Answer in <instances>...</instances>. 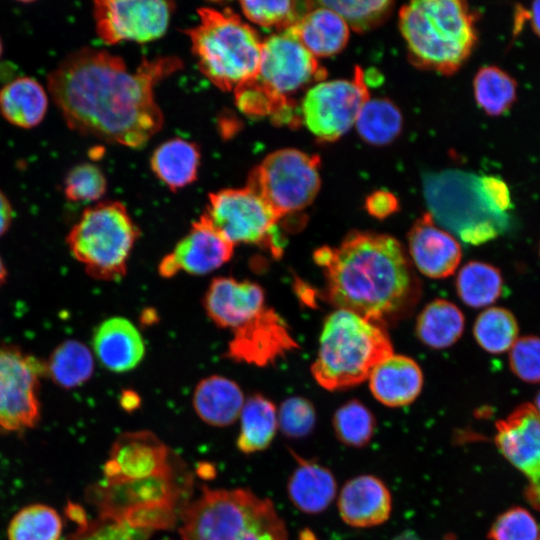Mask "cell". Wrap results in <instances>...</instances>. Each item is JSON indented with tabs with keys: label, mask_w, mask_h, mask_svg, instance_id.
Returning <instances> with one entry per match:
<instances>
[{
	"label": "cell",
	"mask_w": 540,
	"mask_h": 540,
	"mask_svg": "<svg viewBox=\"0 0 540 540\" xmlns=\"http://www.w3.org/2000/svg\"><path fill=\"white\" fill-rule=\"evenodd\" d=\"M181 67L176 57H158L131 71L121 57L85 47L48 74V91L71 130L139 148L163 125L154 86Z\"/></svg>",
	"instance_id": "obj_1"
},
{
	"label": "cell",
	"mask_w": 540,
	"mask_h": 540,
	"mask_svg": "<svg viewBox=\"0 0 540 540\" xmlns=\"http://www.w3.org/2000/svg\"><path fill=\"white\" fill-rule=\"evenodd\" d=\"M324 269L328 300L385 327L406 316L420 296V285L402 245L392 236L351 231L337 247L315 250Z\"/></svg>",
	"instance_id": "obj_2"
},
{
	"label": "cell",
	"mask_w": 540,
	"mask_h": 540,
	"mask_svg": "<svg viewBox=\"0 0 540 540\" xmlns=\"http://www.w3.org/2000/svg\"><path fill=\"white\" fill-rule=\"evenodd\" d=\"M182 540H287L273 502L245 488H202L181 513Z\"/></svg>",
	"instance_id": "obj_3"
},
{
	"label": "cell",
	"mask_w": 540,
	"mask_h": 540,
	"mask_svg": "<svg viewBox=\"0 0 540 540\" xmlns=\"http://www.w3.org/2000/svg\"><path fill=\"white\" fill-rule=\"evenodd\" d=\"M474 15L458 0H419L399 12L401 34L411 61L451 74L469 57L477 41Z\"/></svg>",
	"instance_id": "obj_4"
},
{
	"label": "cell",
	"mask_w": 540,
	"mask_h": 540,
	"mask_svg": "<svg viewBox=\"0 0 540 540\" xmlns=\"http://www.w3.org/2000/svg\"><path fill=\"white\" fill-rule=\"evenodd\" d=\"M392 354L385 327L337 309L325 319L311 372L326 390H342L364 382Z\"/></svg>",
	"instance_id": "obj_5"
},
{
	"label": "cell",
	"mask_w": 540,
	"mask_h": 540,
	"mask_svg": "<svg viewBox=\"0 0 540 540\" xmlns=\"http://www.w3.org/2000/svg\"><path fill=\"white\" fill-rule=\"evenodd\" d=\"M325 75L316 57L288 28L263 41L258 72L234 91L236 103L248 115L286 120L292 109L288 95Z\"/></svg>",
	"instance_id": "obj_6"
},
{
	"label": "cell",
	"mask_w": 540,
	"mask_h": 540,
	"mask_svg": "<svg viewBox=\"0 0 540 540\" xmlns=\"http://www.w3.org/2000/svg\"><path fill=\"white\" fill-rule=\"evenodd\" d=\"M187 33L201 72L218 88L235 91L258 72L263 41L231 11L201 8Z\"/></svg>",
	"instance_id": "obj_7"
},
{
	"label": "cell",
	"mask_w": 540,
	"mask_h": 540,
	"mask_svg": "<svg viewBox=\"0 0 540 540\" xmlns=\"http://www.w3.org/2000/svg\"><path fill=\"white\" fill-rule=\"evenodd\" d=\"M139 230L118 201L100 202L84 210L66 242L73 257L98 280L121 279Z\"/></svg>",
	"instance_id": "obj_8"
},
{
	"label": "cell",
	"mask_w": 540,
	"mask_h": 540,
	"mask_svg": "<svg viewBox=\"0 0 540 540\" xmlns=\"http://www.w3.org/2000/svg\"><path fill=\"white\" fill-rule=\"evenodd\" d=\"M424 183V195L435 222L473 245L498 235L503 215L485 198L480 177L461 171H444L425 177Z\"/></svg>",
	"instance_id": "obj_9"
},
{
	"label": "cell",
	"mask_w": 540,
	"mask_h": 540,
	"mask_svg": "<svg viewBox=\"0 0 540 540\" xmlns=\"http://www.w3.org/2000/svg\"><path fill=\"white\" fill-rule=\"evenodd\" d=\"M320 159L296 149L267 155L248 177L247 186L282 218L306 208L320 188Z\"/></svg>",
	"instance_id": "obj_10"
},
{
	"label": "cell",
	"mask_w": 540,
	"mask_h": 540,
	"mask_svg": "<svg viewBox=\"0 0 540 540\" xmlns=\"http://www.w3.org/2000/svg\"><path fill=\"white\" fill-rule=\"evenodd\" d=\"M201 217L234 246L255 244L276 256L282 253V241L276 233L281 218L248 186L210 194Z\"/></svg>",
	"instance_id": "obj_11"
},
{
	"label": "cell",
	"mask_w": 540,
	"mask_h": 540,
	"mask_svg": "<svg viewBox=\"0 0 540 540\" xmlns=\"http://www.w3.org/2000/svg\"><path fill=\"white\" fill-rule=\"evenodd\" d=\"M369 99L364 73L356 68L353 79L319 82L302 101L307 128L320 140L334 141L346 133Z\"/></svg>",
	"instance_id": "obj_12"
},
{
	"label": "cell",
	"mask_w": 540,
	"mask_h": 540,
	"mask_svg": "<svg viewBox=\"0 0 540 540\" xmlns=\"http://www.w3.org/2000/svg\"><path fill=\"white\" fill-rule=\"evenodd\" d=\"M45 371L33 356L0 347V428L15 431L37 423L39 379Z\"/></svg>",
	"instance_id": "obj_13"
},
{
	"label": "cell",
	"mask_w": 540,
	"mask_h": 540,
	"mask_svg": "<svg viewBox=\"0 0 540 540\" xmlns=\"http://www.w3.org/2000/svg\"><path fill=\"white\" fill-rule=\"evenodd\" d=\"M173 7L162 0H97L93 7L97 35L108 45L155 40L165 33Z\"/></svg>",
	"instance_id": "obj_14"
},
{
	"label": "cell",
	"mask_w": 540,
	"mask_h": 540,
	"mask_svg": "<svg viewBox=\"0 0 540 540\" xmlns=\"http://www.w3.org/2000/svg\"><path fill=\"white\" fill-rule=\"evenodd\" d=\"M184 463L150 431L121 434L112 445L102 481L141 480L172 472Z\"/></svg>",
	"instance_id": "obj_15"
},
{
	"label": "cell",
	"mask_w": 540,
	"mask_h": 540,
	"mask_svg": "<svg viewBox=\"0 0 540 540\" xmlns=\"http://www.w3.org/2000/svg\"><path fill=\"white\" fill-rule=\"evenodd\" d=\"M495 443L529 481V500L540 509V415L530 403L516 407L496 423Z\"/></svg>",
	"instance_id": "obj_16"
},
{
	"label": "cell",
	"mask_w": 540,
	"mask_h": 540,
	"mask_svg": "<svg viewBox=\"0 0 540 540\" xmlns=\"http://www.w3.org/2000/svg\"><path fill=\"white\" fill-rule=\"evenodd\" d=\"M234 247L200 217L175 248L162 258L158 272L164 278H171L180 272L208 274L231 259Z\"/></svg>",
	"instance_id": "obj_17"
},
{
	"label": "cell",
	"mask_w": 540,
	"mask_h": 540,
	"mask_svg": "<svg viewBox=\"0 0 540 540\" xmlns=\"http://www.w3.org/2000/svg\"><path fill=\"white\" fill-rule=\"evenodd\" d=\"M296 347L286 323L273 309L266 307L233 331L226 356L236 362L264 367Z\"/></svg>",
	"instance_id": "obj_18"
},
{
	"label": "cell",
	"mask_w": 540,
	"mask_h": 540,
	"mask_svg": "<svg viewBox=\"0 0 540 540\" xmlns=\"http://www.w3.org/2000/svg\"><path fill=\"white\" fill-rule=\"evenodd\" d=\"M203 306L215 325L234 331L266 308L265 292L255 282L221 276L209 284Z\"/></svg>",
	"instance_id": "obj_19"
},
{
	"label": "cell",
	"mask_w": 540,
	"mask_h": 540,
	"mask_svg": "<svg viewBox=\"0 0 540 540\" xmlns=\"http://www.w3.org/2000/svg\"><path fill=\"white\" fill-rule=\"evenodd\" d=\"M409 254L417 269L429 278L442 279L452 275L461 257L458 241L436 225L430 213H425L408 233Z\"/></svg>",
	"instance_id": "obj_20"
},
{
	"label": "cell",
	"mask_w": 540,
	"mask_h": 540,
	"mask_svg": "<svg viewBox=\"0 0 540 540\" xmlns=\"http://www.w3.org/2000/svg\"><path fill=\"white\" fill-rule=\"evenodd\" d=\"M337 507L344 523L370 528L386 522L392 512V496L378 477L362 474L348 480L337 494Z\"/></svg>",
	"instance_id": "obj_21"
},
{
	"label": "cell",
	"mask_w": 540,
	"mask_h": 540,
	"mask_svg": "<svg viewBox=\"0 0 540 540\" xmlns=\"http://www.w3.org/2000/svg\"><path fill=\"white\" fill-rule=\"evenodd\" d=\"M92 344L100 363L116 373L134 369L145 354V343L139 330L123 317L103 321L94 332Z\"/></svg>",
	"instance_id": "obj_22"
},
{
	"label": "cell",
	"mask_w": 540,
	"mask_h": 540,
	"mask_svg": "<svg viewBox=\"0 0 540 540\" xmlns=\"http://www.w3.org/2000/svg\"><path fill=\"white\" fill-rule=\"evenodd\" d=\"M423 374L410 357L390 355L379 362L369 376L373 396L387 407H402L412 403L420 394Z\"/></svg>",
	"instance_id": "obj_23"
},
{
	"label": "cell",
	"mask_w": 540,
	"mask_h": 540,
	"mask_svg": "<svg viewBox=\"0 0 540 540\" xmlns=\"http://www.w3.org/2000/svg\"><path fill=\"white\" fill-rule=\"evenodd\" d=\"M297 462L289 476L287 494L290 502L302 513L319 514L337 498L335 476L324 465L293 453Z\"/></svg>",
	"instance_id": "obj_24"
},
{
	"label": "cell",
	"mask_w": 540,
	"mask_h": 540,
	"mask_svg": "<svg viewBox=\"0 0 540 540\" xmlns=\"http://www.w3.org/2000/svg\"><path fill=\"white\" fill-rule=\"evenodd\" d=\"M245 399L239 385L233 380L212 375L196 386L192 403L198 417L208 425L226 427L240 416Z\"/></svg>",
	"instance_id": "obj_25"
},
{
	"label": "cell",
	"mask_w": 540,
	"mask_h": 540,
	"mask_svg": "<svg viewBox=\"0 0 540 540\" xmlns=\"http://www.w3.org/2000/svg\"><path fill=\"white\" fill-rule=\"evenodd\" d=\"M310 8L290 29L314 57H328L341 51L349 38L346 22L319 3Z\"/></svg>",
	"instance_id": "obj_26"
},
{
	"label": "cell",
	"mask_w": 540,
	"mask_h": 540,
	"mask_svg": "<svg viewBox=\"0 0 540 540\" xmlns=\"http://www.w3.org/2000/svg\"><path fill=\"white\" fill-rule=\"evenodd\" d=\"M48 102L44 87L32 77H18L0 90V113L19 128L39 125L47 113Z\"/></svg>",
	"instance_id": "obj_27"
},
{
	"label": "cell",
	"mask_w": 540,
	"mask_h": 540,
	"mask_svg": "<svg viewBox=\"0 0 540 540\" xmlns=\"http://www.w3.org/2000/svg\"><path fill=\"white\" fill-rule=\"evenodd\" d=\"M278 429L277 409L274 403L261 394L245 400L240 413V433L236 444L244 454L267 449Z\"/></svg>",
	"instance_id": "obj_28"
},
{
	"label": "cell",
	"mask_w": 540,
	"mask_h": 540,
	"mask_svg": "<svg viewBox=\"0 0 540 540\" xmlns=\"http://www.w3.org/2000/svg\"><path fill=\"white\" fill-rule=\"evenodd\" d=\"M199 159L195 144L175 138L164 142L154 151L151 167L163 183L176 190L195 180Z\"/></svg>",
	"instance_id": "obj_29"
},
{
	"label": "cell",
	"mask_w": 540,
	"mask_h": 540,
	"mask_svg": "<svg viewBox=\"0 0 540 540\" xmlns=\"http://www.w3.org/2000/svg\"><path fill=\"white\" fill-rule=\"evenodd\" d=\"M465 319L452 302L436 299L418 315L416 335L425 345L442 349L453 345L462 335Z\"/></svg>",
	"instance_id": "obj_30"
},
{
	"label": "cell",
	"mask_w": 540,
	"mask_h": 540,
	"mask_svg": "<svg viewBox=\"0 0 540 540\" xmlns=\"http://www.w3.org/2000/svg\"><path fill=\"white\" fill-rule=\"evenodd\" d=\"M503 288L501 271L489 263L470 261L457 274V294L466 305L473 308L494 303L502 295Z\"/></svg>",
	"instance_id": "obj_31"
},
{
	"label": "cell",
	"mask_w": 540,
	"mask_h": 540,
	"mask_svg": "<svg viewBox=\"0 0 540 540\" xmlns=\"http://www.w3.org/2000/svg\"><path fill=\"white\" fill-rule=\"evenodd\" d=\"M45 367L56 384L74 388L92 376L94 360L85 344L77 340H66L52 352Z\"/></svg>",
	"instance_id": "obj_32"
},
{
	"label": "cell",
	"mask_w": 540,
	"mask_h": 540,
	"mask_svg": "<svg viewBox=\"0 0 540 540\" xmlns=\"http://www.w3.org/2000/svg\"><path fill=\"white\" fill-rule=\"evenodd\" d=\"M402 115L388 99H368L355 121L356 129L367 143L385 145L392 142L402 128Z\"/></svg>",
	"instance_id": "obj_33"
},
{
	"label": "cell",
	"mask_w": 540,
	"mask_h": 540,
	"mask_svg": "<svg viewBox=\"0 0 540 540\" xmlns=\"http://www.w3.org/2000/svg\"><path fill=\"white\" fill-rule=\"evenodd\" d=\"M519 326L514 314L502 307L481 312L474 323L473 334L485 351L499 354L510 350L518 339Z\"/></svg>",
	"instance_id": "obj_34"
},
{
	"label": "cell",
	"mask_w": 540,
	"mask_h": 540,
	"mask_svg": "<svg viewBox=\"0 0 540 540\" xmlns=\"http://www.w3.org/2000/svg\"><path fill=\"white\" fill-rule=\"evenodd\" d=\"M473 88L477 104L489 115L506 112L516 99L515 80L495 66L481 68L474 78Z\"/></svg>",
	"instance_id": "obj_35"
},
{
	"label": "cell",
	"mask_w": 540,
	"mask_h": 540,
	"mask_svg": "<svg viewBox=\"0 0 540 540\" xmlns=\"http://www.w3.org/2000/svg\"><path fill=\"white\" fill-rule=\"evenodd\" d=\"M62 521L51 507L35 504L20 510L8 526L9 540H59Z\"/></svg>",
	"instance_id": "obj_36"
},
{
	"label": "cell",
	"mask_w": 540,
	"mask_h": 540,
	"mask_svg": "<svg viewBox=\"0 0 540 540\" xmlns=\"http://www.w3.org/2000/svg\"><path fill=\"white\" fill-rule=\"evenodd\" d=\"M332 425L340 442L349 447L361 448L372 439L376 420L370 409L353 399L335 411Z\"/></svg>",
	"instance_id": "obj_37"
},
{
	"label": "cell",
	"mask_w": 540,
	"mask_h": 540,
	"mask_svg": "<svg viewBox=\"0 0 540 540\" xmlns=\"http://www.w3.org/2000/svg\"><path fill=\"white\" fill-rule=\"evenodd\" d=\"M307 2L296 1H241V9L251 22L284 31L292 27L310 8H303Z\"/></svg>",
	"instance_id": "obj_38"
},
{
	"label": "cell",
	"mask_w": 540,
	"mask_h": 540,
	"mask_svg": "<svg viewBox=\"0 0 540 540\" xmlns=\"http://www.w3.org/2000/svg\"><path fill=\"white\" fill-rule=\"evenodd\" d=\"M319 4L335 11L347 25L357 32L366 31L380 24L392 9L393 2L372 1H321Z\"/></svg>",
	"instance_id": "obj_39"
},
{
	"label": "cell",
	"mask_w": 540,
	"mask_h": 540,
	"mask_svg": "<svg viewBox=\"0 0 540 540\" xmlns=\"http://www.w3.org/2000/svg\"><path fill=\"white\" fill-rule=\"evenodd\" d=\"M107 187L104 174L94 164L81 163L72 167L64 180V193L74 202L96 201Z\"/></svg>",
	"instance_id": "obj_40"
},
{
	"label": "cell",
	"mask_w": 540,
	"mask_h": 540,
	"mask_svg": "<svg viewBox=\"0 0 540 540\" xmlns=\"http://www.w3.org/2000/svg\"><path fill=\"white\" fill-rule=\"evenodd\" d=\"M277 416L278 428L283 435L291 439L307 436L316 424V411L312 402L300 396L284 400Z\"/></svg>",
	"instance_id": "obj_41"
},
{
	"label": "cell",
	"mask_w": 540,
	"mask_h": 540,
	"mask_svg": "<svg viewBox=\"0 0 540 540\" xmlns=\"http://www.w3.org/2000/svg\"><path fill=\"white\" fill-rule=\"evenodd\" d=\"M488 536L491 540H537L539 530L526 509L513 507L497 517Z\"/></svg>",
	"instance_id": "obj_42"
},
{
	"label": "cell",
	"mask_w": 540,
	"mask_h": 540,
	"mask_svg": "<svg viewBox=\"0 0 540 540\" xmlns=\"http://www.w3.org/2000/svg\"><path fill=\"white\" fill-rule=\"evenodd\" d=\"M152 533L126 522L99 516L92 522L84 519L70 540H148Z\"/></svg>",
	"instance_id": "obj_43"
},
{
	"label": "cell",
	"mask_w": 540,
	"mask_h": 540,
	"mask_svg": "<svg viewBox=\"0 0 540 540\" xmlns=\"http://www.w3.org/2000/svg\"><path fill=\"white\" fill-rule=\"evenodd\" d=\"M510 369L526 383H540V337L527 335L516 340L509 352Z\"/></svg>",
	"instance_id": "obj_44"
},
{
	"label": "cell",
	"mask_w": 540,
	"mask_h": 540,
	"mask_svg": "<svg viewBox=\"0 0 540 540\" xmlns=\"http://www.w3.org/2000/svg\"><path fill=\"white\" fill-rule=\"evenodd\" d=\"M480 185L491 207L497 213L504 215L511 207V198L506 184L497 177L483 176L480 177Z\"/></svg>",
	"instance_id": "obj_45"
},
{
	"label": "cell",
	"mask_w": 540,
	"mask_h": 540,
	"mask_svg": "<svg viewBox=\"0 0 540 540\" xmlns=\"http://www.w3.org/2000/svg\"><path fill=\"white\" fill-rule=\"evenodd\" d=\"M365 208L371 216L384 219L398 210L399 203L393 193L386 190H377L366 198Z\"/></svg>",
	"instance_id": "obj_46"
},
{
	"label": "cell",
	"mask_w": 540,
	"mask_h": 540,
	"mask_svg": "<svg viewBox=\"0 0 540 540\" xmlns=\"http://www.w3.org/2000/svg\"><path fill=\"white\" fill-rule=\"evenodd\" d=\"M13 218L12 206L0 190V236H2L10 227Z\"/></svg>",
	"instance_id": "obj_47"
},
{
	"label": "cell",
	"mask_w": 540,
	"mask_h": 540,
	"mask_svg": "<svg viewBox=\"0 0 540 540\" xmlns=\"http://www.w3.org/2000/svg\"><path fill=\"white\" fill-rule=\"evenodd\" d=\"M120 404L126 411H132L139 407L140 397L135 391H123L120 397Z\"/></svg>",
	"instance_id": "obj_48"
},
{
	"label": "cell",
	"mask_w": 540,
	"mask_h": 540,
	"mask_svg": "<svg viewBox=\"0 0 540 540\" xmlns=\"http://www.w3.org/2000/svg\"><path fill=\"white\" fill-rule=\"evenodd\" d=\"M528 16L531 22L533 31L540 37V1L532 3Z\"/></svg>",
	"instance_id": "obj_49"
},
{
	"label": "cell",
	"mask_w": 540,
	"mask_h": 540,
	"mask_svg": "<svg viewBox=\"0 0 540 540\" xmlns=\"http://www.w3.org/2000/svg\"><path fill=\"white\" fill-rule=\"evenodd\" d=\"M394 540H419V538L412 531H405L397 536Z\"/></svg>",
	"instance_id": "obj_50"
},
{
	"label": "cell",
	"mask_w": 540,
	"mask_h": 540,
	"mask_svg": "<svg viewBox=\"0 0 540 540\" xmlns=\"http://www.w3.org/2000/svg\"><path fill=\"white\" fill-rule=\"evenodd\" d=\"M7 276V270L5 268V265L2 261V258L0 257V287L4 284L6 281Z\"/></svg>",
	"instance_id": "obj_51"
},
{
	"label": "cell",
	"mask_w": 540,
	"mask_h": 540,
	"mask_svg": "<svg viewBox=\"0 0 540 540\" xmlns=\"http://www.w3.org/2000/svg\"><path fill=\"white\" fill-rule=\"evenodd\" d=\"M537 412L540 415V390L538 391L536 397H535V404L533 405Z\"/></svg>",
	"instance_id": "obj_52"
},
{
	"label": "cell",
	"mask_w": 540,
	"mask_h": 540,
	"mask_svg": "<svg viewBox=\"0 0 540 540\" xmlns=\"http://www.w3.org/2000/svg\"><path fill=\"white\" fill-rule=\"evenodd\" d=\"M2 50H3V46H2V41H1V39H0V57H1V55H2Z\"/></svg>",
	"instance_id": "obj_53"
},
{
	"label": "cell",
	"mask_w": 540,
	"mask_h": 540,
	"mask_svg": "<svg viewBox=\"0 0 540 540\" xmlns=\"http://www.w3.org/2000/svg\"><path fill=\"white\" fill-rule=\"evenodd\" d=\"M537 540H540V533H539V536H538V539Z\"/></svg>",
	"instance_id": "obj_54"
},
{
	"label": "cell",
	"mask_w": 540,
	"mask_h": 540,
	"mask_svg": "<svg viewBox=\"0 0 540 540\" xmlns=\"http://www.w3.org/2000/svg\"><path fill=\"white\" fill-rule=\"evenodd\" d=\"M163 540H170V539H163Z\"/></svg>",
	"instance_id": "obj_55"
},
{
	"label": "cell",
	"mask_w": 540,
	"mask_h": 540,
	"mask_svg": "<svg viewBox=\"0 0 540 540\" xmlns=\"http://www.w3.org/2000/svg\"><path fill=\"white\" fill-rule=\"evenodd\" d=\"M539 254H540V248H539Z\"/></svg>",
	"instance_id": "obj_56"
}]
</instances>
